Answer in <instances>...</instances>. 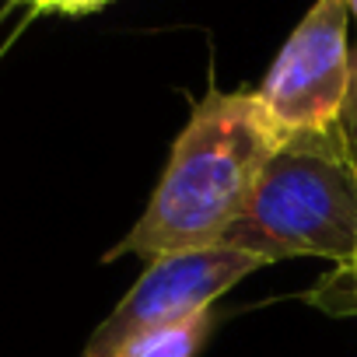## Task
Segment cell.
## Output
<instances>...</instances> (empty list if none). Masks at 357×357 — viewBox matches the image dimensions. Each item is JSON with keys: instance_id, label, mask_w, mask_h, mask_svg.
I'll use <instances>...</instances> for the list:
<instances>
[{"instance_id": "obj_4", "label": "cell", "mask_w": 357, "mask_h": 357, "mask_svg": "<svg viewBox=\"0 0 357 357\" xmlns=\"http://www.w3.org/2000/svg\"><path fill=\"white\" fill-rule=\"evenodd\" d=\"M266 263L235 249H207L190 256L154 259L144 277L126 291V298L109 312V319L91 333L81 357H130L133 343L158 329L161 322L214 305L242 277L263 270Z\"/></svg>"}, {"instance_id": "obj_6", "label": "cell", "mask_w": 357, "mask_h": 357, "mask_svg": "<svg viewBox=\"0 0 357 357\" xmlns=\"http://www.w3.org/2000/svg\"><path fill=\"white\" fill-rule=\"evenodd\" d=\"M343 133H347L350 154L357 161V46H354V60H350V98L343 109Z\"/></svg>"}, {"instance_id": "obj_2", "label": "cell", "mask_w": 357, "mask_h": 357, "mask_svg": "<svg viewBox=\"0 0 357 357\" xmlns=\"http://www.w3.org/2000/svg\"><path fill=\"white\" fill-rule=\"evenodd\" d=\"M263 263L291 256L333 259L343 270L357 256V161L343 123L319 133H291L221 242Z\"/></svg>"}, {"instance_id": "obj_7", "label": "cell", "mask_w": 357, "mask_h": 357, "mask_svg": "<svg viewBox=\"0 0 357 357\" xmlns=\"http://www.w3.org/2000/svg\"><path fill=\"white\" fill-rule=\"evenodd\" d=\"M22 4L36 8V11H56V15H88L109 0H22Z\"/></svg>"}, {"instance_id": "obj_9", "label": "cell", "mask_w": 357, "mask_h": 357, "mask_svg": "<svg viewBox=\"0 0 357 357\" xmlns=\"http://www.w3.org/2000/svg\"><path fill=\"white\" fill-rule=\"evenodd\" d=\"M343 4H347V11H350V18L357 22V0H343Z\"/></svg>"}, {"instance_id": "obj_3", "label": "cell", "mask_w": 357, "mask_h": 357, "mask_svg": "<svg viewBox=\"0 0 357 357\" xmlns=\"http://www.w3.org/2000/svg\"><path fill=\"white\" fill-rule=\"evenodd\" d=\"M347 22L343 0H315L266 70L259 98L287 133H319L343 123L354 60Z\"/></svg>"}, {"instance_id": "obj_1", "label": "cell", "mask_w": 357, "mask_h": 357, "mask_svg": "<svg viewBox=\"0 0 357 357\" xmlns=\"http://www.w3.org/2000/svg\"><path fill=\"white\" fill-rule=\"evenodd\" d=\"M259 91L211 88L175 137L147 211L105 259H168L221 249L263 168L287 144Z\"/></svg>"}, {"instance_id": "obj_8", "label": "cell", "mask_w": 357, "mask_h": 357, "mask_svg": "<svg viewBox=\"0 0 357 357\" xmlns=\"http://www.w3.org/2000/svg\"><path fill=\"white\" fill-rule=\"evenodd\" d=\"M347 277H354V298H357V256H354V263L347 266Z\"/></svg>"}, {"instance_id": "obj_5", "label": "cell", "mask_w": 357, "mask_h": 357, "mask_svg": "<svg viewBox=\"0 0 357 357\" xmlns=\"http://www.w3.org/2000/svg\"><path fill=\"white\" fill-rule=\"evenodd\" d=\"M214 329V308H193L183 312L168 322H161L158 329H151L147 336H140L130 350V357H197L207 343Z\"/></svg>"}]
</instances>
